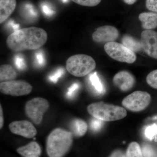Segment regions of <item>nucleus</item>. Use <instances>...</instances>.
Instances as JSON below:
<instances>
[{"instance_id": "11", "label": "nucleus", "mask_w": 157, "mask_h": 157, "mask_svg": "<svg viewBox=\"0 0 157 157\" xmlns=\"http://www.w3.org/2000/svg\"><path fill=\"white\" fill-rule=\"evenodd\" d=\"M119 36V33L115 27L104 25L98 28L92 34V39L97 42H114Z\"/></svg>"}, {"instance_id": "33", "label": "nucleus", "mask_w": 157, "mask_h": 157, "mask_svg": "<svg viewBox=\"0 0 157 157\" xmlns=\"http://www.w3.org/2000/svg\"><path fill=\"white\" fill-rule=\"evenodd\" d=\"M43 11L44 13L47 15H51L52 14V11L48 8V6H43Z\"/></svg>"}, {"instance_id": "20", "label": "nucleus", "mask_w": 157, "mask_h": 157, "mask_svg": "<svg viewBox=\"0 0 157 157\" xmlns=\"http://www.w3.org/2000/svg\"><path fill=\"white\" fill-rule=\"evenodd\" d=\"M126 157H144L141 148L137 142H132L127 149Z\"/></svg>"}, {"instance_id": "28", "label": "nucleus", "mask_w": 157, "mask_h": 157, "mask_svg": "<svg viewBox=\"0 0 157 157\" xmlns=\"http://www.w3.org/2000/svg\"><path fill=\"white\" fill-rule=\"evenodd\" d=\"M15 64L16 67L18 70H25L26 67L24 59L22 57L19 56L15 57Z\"/></svg>"}, {"instance_id": "31", "label": "nucleus", "mask_w": 157, "mask_h": 157, "mask_svg": "<svg viewBox=\"0 0 157 157\" xmlns=\"http://www.w3.org/2000/svg\"><path fill=\"white\" fill-rule=\"evenodd\" d=\"M36 56L37 63L41 66L44 64L45 61H44V56H43V54L41 52H39V53L36 54Z\"/></svg>"}, {"instance_id": "9", "label": "nucleus", "mask_w": 157, "mask_h": 157, "mask_svg": "<svg viewBox=\"0 0 157 157\" xmlns=\"http://www.w3.org/2000/svg\"><path fill=\"white\" fill-rule=\"evenodd\" d=\"M140 43L144 51L150 57L157 59V32L144 30L141 34Z\"/></svg>"}, {"instance_id": "35", "label": "nucleus", "mask_w": 157, "mask_h": 157, "mask_svg": "<svg viewBox=\"0 0 157 157\" xmlns=\"http://www.w3.org/2000/svg\"><path fill=\"white\" fill-rule=\"evenodd\" d=\"M63 1L64 2H67V0H63Z\"/></svg>"}, {"instance_id": "25", "label": "nucleus", "mask_w": 157, "mask_h": 157, "mask_svg": "<svg viewBox=\"0 0 157 157\" xmlns=\"http://www.w3.org/2000/svg\"><path fill=\"white\" fill-rule=\"evenodd\" d=\"M104 121L98 119H93L90 123V127L93 131L97 132L101 129L104 124Z\"/></svg>"}, {"instance_id": "17", "label": "nucleus", "mask_w": 157, "mask_h": 157, "mask_svg": "<svg viewBox=\"0 0 157 157\" xmlns=\"http://www.w3.org/2000/svg\"><path fill=\"white\" fill-rule=\"evenodd\" d=\"M71 128L73 134L77 137H82L85 135L88 126L85 121L80 119H75L71 123Z\"/></svg>"}, {"instance_id": "6", "label": "nucleus", "mask_w": 157, "mask_h": 157, "mask_svg": "<svg viewBox=\"0 0 157 157\" xmlns=\"http://www.w3.org/2000/svg\"><path fill=\"white\" fill-rule=\"evenodd\" d=\"M48 101L42 98H35L26 103L25 112L27 116L36 124L41 123L44 113L49 107Z\"/></svg>"}, {"instance_id": "1", "label": "nucleus", "mask_w": 157, "mask_h": 157, "mask_svg": "<svg viewBox=\"0 0 157 157\" xmlns=\"http://www.w3.org/2000/svg\"><path fill=\"white\" fill-rule=\"evenodd\" d=\"M48 35L45 30L36 27L18 30L9 35L6 44L9 49L14 52L36 50L45 45Z\"/></svg>"}, {"instance_id": "30", "label": "nucleus", "mask_w": 157, "mask_h": 157, "mask_svg": "<svg viewBox=\"0 0 157 157\" xmlns=\"http://www.w3.org/2000/svg\"><path fill=\"white\" fill-rule=\"evenodd\" d=\"M109 157H126L124 152L120 150H117L111 154Z\"/></svg>"}, {"instance_id": "19", "label": "nucleus", "mask_w": 157, "mask_h": 157, "mask_svg": "<svg viewBox=\"0 0 157 157\" xmlns=\"http://www.w3.org/2000/svg\"><path fill=\"white\" fill-rule=\"evenodd\" d=\"M89 79L92 85L97 92L102 94L105 93V88L98 76L97 72H95L90 74Z\"/></svg>"}, {"instance_id": "29", "label": "nucleus", "mask_w": 157, "mask_h": 157, "mask_svg": "<svg viewBox=\"0 0 157 157\" xmlns=\"http://www.w3.org/2000/svg\"><path fill=\"white\" fill-rule=\"evenodd\" d=\"M146 7L149 11L157 13V0H146Z\"/></svg>"}, {"instance_id": "16", "label": "nucleus", "mask_w": 157, "mask_h": 157, "mask_svg": "<svg viewBox=\"0 0 157 157\" xmlns=\"http://www.w3.org/2000/svg\"><path fill=\"white\" fill-rule=\"evenodd\" d=\"M17 73L11 65L4 64L0 67V81L5 82L13 80L16 78Z\"/></svg>"}, {"instance_id": "18", "label": "nucleus", "mask_w": 157, "mask_h": 157, "mask_svg": "<svg viewBox=\"0 0 157 157\" xmlns=\"http://www.w3.org/2000/svg\"><path fill=\"white\" fill-rule=\"evenodd\" d=\"M122 44L134 52H138L142 49L140 41L130 35H125L121 39Z\"/></svg>"}, {"instance_id": "5", "label": "nucleus", "mask_w": 157, "mask_h": 157, "mask_svg": "<svg viewBox=\"0 0 157 157\" xmlns=\"http://www.w3.org/2000/svg\"><path fill=\"white\" fill-rule=\"evenodd\" d=\"M105 52L111 58L120 62L132 64L136 60L135 52L122 44L115 42L106 43L104 46Z\"/></svg>"}, {"instance_id": "15", "label": "nucleus", "mask_w": 157, "mask_h": 157, "mask_svg": "<svg viewBox=\"0 0 157 157\" xmlns=\"http://www.w3.org/2000/svg\"><path fill=\"white\" fill-rule=\"evenodd\" d=\"M16 0H0V23L5 22L12 14L16 7Z\"/></svg>"}, {"instance_id": "22", "label": "nucleus", "mask_w": 157, "mask_h": 157, "mask_svg": "<svg viewBox=\"0 0 157 157\" xmlns=\"http://www.w3.org/2000/svg\"><path fill=\"white\" fill-rule=\"evenodd\" d=\"M145 137L151 140L157 135V124H153L147 127L144 132Z\"/></svg>"}, {"instance_id": "27", "label": "nucleus", "mask_w": 157, "mask_h": 157, "mask_svg": "<svg viewBox=\"0 0 157 157\" xmlns=\"http://www.w3.org/2000/svg\"><path fill=\"white\" fill-rule=\"evenodd\" d=\"M144 157H154L155 151L148 144H144L141 148Z\"/></svg>"}, {"instance_id": "12", "label": "nucleus", "mask_w": 157, "mask_h": 157, "mask_svg": "<svg viewBox=\"0 0 157 157\" xmlns=\"http://www.w3.org/2000/svg\"><path fill=\"white\" fill-rule=\"evenodd\" d=\"M113 80L114 85L123 92L132 89L135 83L134 76L126 70H123L116 73Z\"/></svg>"}, {"instance_id": "10", "label": "nucleus", "mask_w": 157, "mask_h": 157, "mask_svg": "<svg viewBox=\"0 0 157 157\" xmlns=\"http://www.w3.org/2000/svg\"><path fill=\"white\" fill-rule=\"evenodd\" d=\"M11 133L26 138H33L36 135V129L32 123L26 120L12 122L9 125Z\"/></svg>"}, {"instance_id": "24", "label": "nucleus", "mask_w": 157, "mask_h": 157, "mask_svg": "<svg viewBox=\"0 0 157 157\" xmlns=\"http://www.w3.org/2000/svg\"><path fill=\"white\" fill-rule=\"evenodd\" d=\"M80 88V84L78 83H74L72 84L70 87L68 88L66 96L69 99H72L74 98L76 93L78 92V90Z\"/></svg>"}, {"instance_id": "23", "label": "nucleus", "mask_w": 157, "mask_h": 157, "mask_svg": "<svg viewBox=\"0 0 157 157\" xmlns=\"http://www.w3.org/2000/svg\"><path fill=\"white\" fill-rule=\"evenodd\" d=\"M74 2L82 6L94 7L99 5L101 0H72Z\"/></svg>"}, {"instance_id": "14", "label": "nucleus", "mask_w": 157, "mask_h": 157, "mask_svg": "<svg viewBox=\"0 0 157 157\" xmlns=\"http://www.w3.org/2000/svg\"><path fill=\"white\" fill-rule=\"evenodd\" d=\"M138 19L141 21L142 28L145 30H152L157 28L156 12H143L139 14Z\"/></svg>"}, {"instance_id": "4", "label": "nucleus", "mask_w": 157, "mask_h": 157, "mask_svg": "<svg viewBox=\"0 0 157 157\" xmlns=\"http://www.w3.org/2000/svg\"><path fill=\"white\" fill-rule=\"evenodd\" d=\"M96 67L95 61L87 55H75L69 57L66 61L67 70L76 77H83L88 75Z\"/></svg>"}, {"instance_id": "13", "label": "nucleus", "mask_w": 157, "mask_h": 157, "mask_svg": "<svg viewBox=\"0 0 157 157\" xmlns=\"http://www.w3.org/2000/svg\"><path fill=\"white\" fill-rule=\"evenodd\" d=\"M17 152L24 157H39L42 150L39 144L36 141H32L26 145L18 147Z\"/></svg>"}, {"instance_id": "34", "label": "nucleus", "mask_w": 157, "mask_h": 157, "mask_svg": "<svg viewBox=\"0 0 157 157\" xmlns=\"http://www.w3.org/2000/svg\"><path fill=\"white\" fill-rule=\"evenodd\" d=\"M124 2L129 5H132L136 2L137 0H123Z\"/></svg>"}, {"instance_id": "32", "label": "nucleus", "mask_w": 157, "mask_h": 157, "mask_svg": "<svg viewBox=\"0 0 157 157\" xmlns=\"http://www.w3.org/2000/svg\"><path fill=\"white\" fill-rule=\"evenodd\" d=\"M4 118L3 116L2 108V105H0V128L2 129L4 126Z\"/></svg>"}, {"instance_id": "7", "label": "nucleus", "mask_w": 157, "mask_h": 157, "mask_svg": "<svg viewBox=\"0 0 157 157\" xmlns=\"http://www.w3.org/2000/svg\"><path fill=\"white\" fill-rule=\"evenodd\" d=\"M151 99V96L148 93L136 91L124 98L122 104L131 111L140 112L148 107Z\"/></svg>"}, {"instance_id": "21", "label": "nucleus", "mask_w": 157, "mask_h": 157, "mask_svg": "<svg viewBox=\"0 0 157 157\" xmlns=\"http://www.w3.org/2000/svg\"><path fill=\"white\" fill-rule=\"evenodd\" d=\"M146 81L150 86L157 89V70L149 73L146 77Z\"/></svg>"}, {"instance_id": "26", "label": "nucleus", "mask_w": 157, "mask_h": 157, "mask_svg": "<svg viewBox=\"0 0 157 157\" xmlns=\"http://www.w3.org/2000/svg\"><path fill=\"white\" fill-rule=\"evenodd\" d=\"M65 72V71L63 68H59L53 74L49 76V80L54 83H56L59 78H60L64 74Z\"/></svg>"}, {"instance_id": "8", "label": "nucleus", "mask_w": 157, "mask_h": 157, "mask_svg": "<svg viewBox=\"0 0 157 157\" xmlns=\"http://www.w3.org/2000/svg\"><path fill=\"white\" fill-rule=\"evenodd\" d=\"M33 86L24 80H10L2 82L0 84L1 92L14 97L26 95L30 94Z\"/></svg>"}, {"instance_id": "2", "label": "nucleus", "mask_w": 157, "mask_h": 157, "mask_svg": "<svg viewBox=\"0 0 157 157\" xmlns=\"http://www.w3.org/2000/svg\"><path fill=\"white\" fill-rule=\"evenodd\" d=\"M73 141L72 132L61 128L54 129L46 141V152L49 157H63L70 150Z\"/></svg>"}, {"instance_id": "3", "label": "nucleus", "mask_w": 157, "mask_h": 157, "mask_svg": "<svg viewBox=\"0 0 157 157\" xmlns=\"http://www.w3.org/2000/svg\"><path fill=\"white\" fill-rule=\"evenodd\" d=\"M87 110L93 117L104 121L119 120L127 115L124 108L103 102L90 104L87 106Z\"/></svg>"}]
</instances>
